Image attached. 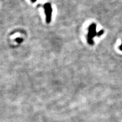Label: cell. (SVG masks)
Instances as JSON below:
<instances>
[{
  "mask_svg": "<svg viewBox=\"0 0 122 122\" xmlns=\"http://www.w3.org/2000/svg\"><path fill=\"white\" fill-rule=\"evenodd\" d=\"M44 8L45 10L46 15V21L47 22H49L51 21L52 12V9L50 4L47 3L45 4Z\"/></svg>",
  "mask_w": 122,
  "mask_h": 122,
  "instance_id": "cell-2",
  "label": "cell"
},
{
  "mask_svg": "<svg viewBox=\"0 0 122 122\" xmlns=\"http://www.w3.org/2000/svg\"><path fill=\"white\" fill-rule=\"evenodd\" d=\"M97 35L96 25L95 24H92L89 28V33L87 35V41L90 44H93V38Z\"/></svg>",
  "mask_w": 122,
  "mask_h": 122,
  "instance_id": "cell-1",
  "label": "cell"
},
{
  "mask_svg": "<svg viewBox=\"0 0 122 122\" xmlns=\"http://www.w3.org/2000/svg\"><path fill=\"white\" fill-rule=\"evenodd\" d=\"M120 50H121V51H122V43L121 45L120 46Z\"/></svg>",
  "mask_w": 122,
  "mask_h": 122,
  "instance_id": "cell-4",
  "label": "cell"
},
{
  "mask_svg": "<svg viewBox=\"0 0 122 122\" xmlns=\"http://www.w3.org/2000/svg\"><path fill=\"white\" fill-rule=\"evenodd\" d=\"M103 34V30H100V31H99V32L97 33V35L99 37V36H101Z\"/></svg>",
  "mask_w": 122,
  "mask_h": 122,
  "instance_id": "cell-3",
  "label": "cell"
}]
</instances>
